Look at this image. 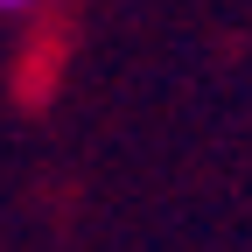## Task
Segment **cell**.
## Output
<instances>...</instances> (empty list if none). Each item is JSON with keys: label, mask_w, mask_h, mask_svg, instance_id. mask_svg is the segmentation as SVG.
<instances>
[{"label": "cell", "mask_w": 252, "mask_h": 252, "mask_svg": "<svg viewBox=\"0 0 252 252\" xmlns=\"http://www.w3.org/2000/svg\"><path fill=\"white\" fill-rule=\"evenodd\" d=\"M28 7H35V0H0V14H28Z\"/></svg>", "instance_id": "6da1fadb"}]
</instances>
